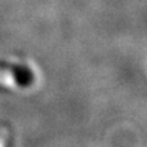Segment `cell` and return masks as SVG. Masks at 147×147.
Returning a JSON list of instances; mask_svg holds the SVG:
<instances>
[{
    "instance_id": "6da1fadb",
    "label": "cell",
    "mask_w": 147,
    "mask_h": 147,
    "mask_svg": "<svg viewBox=\"0 0 147 147\" xmlns=\"http://www.w3.org/2000/svg\"><path fill=\"white\" fill-rule=\"evenodd\" d=\"M9 141V129L7 127L0 128V147H7Z\"/></svg>"
}]
</instances>
